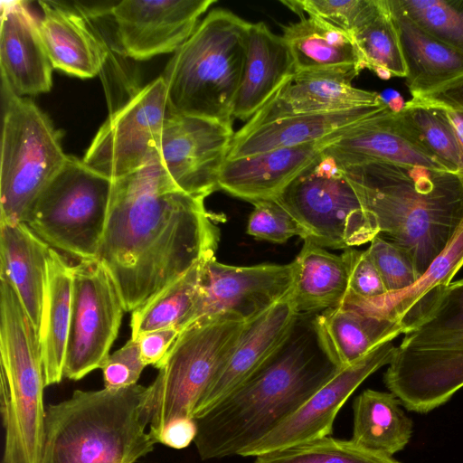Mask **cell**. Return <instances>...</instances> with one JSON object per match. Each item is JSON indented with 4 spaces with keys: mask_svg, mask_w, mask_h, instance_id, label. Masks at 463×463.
Instances as JSON below:
<instances>
[{
    "mask_svg": "<svg viewBox=\"0 0 463 463\" xmlns=\"http://www.w3.org/2000/svg\"><path fill=\"white\" fill-rule=\"evenodd\" d=\"M204 199L180 190L159 160L113 179L98 260L126 311L146 304L215 255L220 231Z\"/></svg>",
    "mask_w": 463,
    "mask_h": 463,
    "instance_id": "6da1fadb",
    "label": "cell"
},
{
    "mask_svg": "<svg viewBox=\"0 0 463 463\" xmlns=\"http://www.w3.org/2000/svg\"><path fill=\"white\" fill-rule=\"evenodd\" d=\"M340 167L374 218L379 235L402 249L421 276L463 221L458 175L383 162Z\"/></svg>",
    "mask_w": 463,
    "mask_h": 463,
    "instance_id": "7a4b0ae2",
    "label": "cell"
},
{
    "mask_svg": "<svg viewBox=\"0 0 463 463\" xmlns=\"http://www.w3.org/2000/svg\"><path fill=\"white\" fill-rule=\"evenodd\" d=\"M294 333L263 367L208 412L194 419L203 460L240 456L275 430L338 369L307 335Z\"/></svg>",
    "mask_w": 463,
    "mask_h": 463,
    "instance_id": "3957f363",
    "label": "cell"
},
{
    "mask_svg": "<svg viewBox=\"0 0 463 463\" xmlns=\"http://www.w3.org/2000/svg\"><path fill=\"white\" fill-rule=\"evenodd\" d=\"M146 387L76 390L46 409L41 463H136L156 441L146 431Z\"/></svg>",
    "mask_w": 463,
    "mask_h": 463,
    "instance_id": "277c9868",
    "label": "cell"
},
{
    "mask_svg": "<svg viewBox=\"0 0 463 463\" xmlns=\"http://www.w3.org/2000/svg\"><path fill=\"white\" fill-rule=\"evenodd\" d=\"M250 25L224 9L212 10L198 24L174 52L161 75L172 112L232 122Z\"/></svg>",
    "mask_w": 463,
    "mask_h": 463,
    "instance_id": "5b68a950",
    "label": "cell"
},
{
    "mask_svg": "<svg viewBox=\"0 0 463 463\" xmlns=\"http://www.w3.org/2000/svg\"><path fill=\"white\" fill-rule=\"evenodd\" d=\"M405 335L384 383L407 410L426 413L463 387V279L450 282Z\"/></svg>",
    "mask_w": 463,
    "mask_h": 463,
    "instance_id": "8992f818",
    "label": "cell"
},
{
    "mask_svg": "<svg viewBox=\"0 0 463 463\" xmlns=\"http://www.w3.org/2000/svg\"><path fill=\"white\" fill-rule=\"evenodd\" d=\"M0 402L3 458L41 463L46 410L40 336L16 291L0 279Z\"/></svg>",
    "mask_w": 463,
    "mask_h": 463,
    "instance_id": "52a82bcc",
    "label": "cell"
},
{
    "mask_svg": "<svg viewBox=\"0 0 463 463\" xmlns=\"http://www.w3.org/2000/svg\"><path fill=\"white\" fill-rule=\"evenodd\" d=\"M247 323L215 316L199 319L180 332L146 391L143 415L155 440L172 419L193 417L196 404L226 364Z\"/></svg>",
    "mask_w": 463,
    "mask_h": 463,
    "instance_id": "ba28073f",
    "label": "cell"
},
{
    "mask_svg": "<svg viewBox=\"0 0 463 463\" xmlns=\"http://www.w3.org/2000/svg\"><path fill=\"white\" fill-rule=\"evenodd\" d=\"M0 222L24 220L68 156L49 118L31 99L2 85Z\"/></svg>",
    "mask_w": 463,
    "mask_h": 463,
    "instance_id": "9c48e42d",
    "label": "cell"
},
{
    "mask_svg": "<svg viewBox=\"0 0 463 463\" xmlns=\"http://www.w3.org/2000/svg\"><path fill=\"white\" fill-rule=\"evenodd\" d=\"M113 179L68 156L24 222L50 247L80 260L98 259Z\"/></svg>",
    "mask_w": 463,
    "mask_h": 463,
    "instance_id": "30bf717a",
    "label": "cell"
},
{
    "mask_svg": "<svg viewBox=\"0 0 463 463\" xmlns=\"http://www.w3.org/2000/svg\"><path fill=\"white\" fill-rule=\"evenodd\" d=\"M274 199L304 229L305 240L321 247L346 250L379 234L342 168L324 153Z\"/></svg>",
    "mask_w": 463,
    "mask_h": 463,
    "instance_id": "8fae6325",
    "label": "cell"
},
{
    "mask_svg": "<svg viewBox=\"0 0 463 463\" xmlns=\"http://www.w3.org/2000/svg\"><path fill=\"white\" fill-rule=\"evenodd\" d=\"M126 311L110 274L98 259L72 265V292L63 376L80 380L110 354Z\"/></svg>",
    "mask_w": 463,
    "mask_h": 463,
    "instance_id": "7c38bea8",
    "label": "cell"
},
{
    "mask_svg": "<svg viewBox=\"0 0 463 463\" xmlns=\"http://www.w3.org/2000/svg\"><path fill=\"white\" fill-rule=\"evenodd\" d=\"M169 112L163 77L149 82L100 127L82 161L117 179L158 159V144Z\"/></svg>",
    "mask_w": 463,
    "mask_h": 463,
    "instance_id": "4fadbf2b",
    "label": "cell"
},
{
    "mask_svg": "<svg viewBox=\"0 0 463 463\" xmlns=\"http://www.w3.org/2000/svg\"><path fill=\"white\" fill-rule=\"evenodd\" d=\"M294 272L293 261L239 267L221 263L215 255L207 258L197 296L180 330L215 316L251 320L291 291Z\"/></svg>",
    "mask_w": 463,
    "mask_h": 463,
    "instance_id": "5bb4252c",
    "label": "cell"
},
{
    "mask_svg": "<svg viewBox=\"0 0 463 463\" xmlns=\"http://www.w3.org/2000/svg\"><path fill=\"white\" fill-rule=\"evenodd\" d=\"M232 123L169 112L158 160L184 193L205 199L219 190V177L234 137Z\"/></svg>",
    "mask_w": 463,
    "mask_h": 463,
    "instance_id": "9a60e30c",
    "label": "cell"
},
{
    "mask_svg": "<svg viewBox=\"0 0 463 463\" xmlns=\"http://www.w3.org/2000/svg\"><path fill=\"white\" fill-rule=\"evenodd\" d=\"M323 153L340 166L383 162L423 166L457 175L453 168L428 148L404 111L394 112L384 103L344 130Z\"/></svg>",
    "mask_w": 463,
    "mask_h": 463,
    "instance_id": "2e32d148",
    "label": "cell"
},
{
    "mask_svg": "<svg viewBox=\"0 0 463 463\" xmlns=\"http://www.w3.org/2000/svg\"><path fill=\"white\" fill-rule=\"evenodd\" d=\"M395 347L386 342L359 361L338 370L289 418L240 454L258 457L330 436L334 420L347 399L372 373L392 361Z\"/></svg>",
    "mask_w": 463,
    "mask_h": 463,
    "instance_id": "e0dca14e",
    "label": "cell"
},
{
    "mask_svg": "<svg viewBox=\"0 0 463 463\" xmlns=\"http://www.w3.org/2000/svg\"><path fill=\"white\" fill-rule=\"evenodd\" d=\"M214 0H124L109 8L118 50L144 61L175 52L194 33Z\"/></svg>",
    "mask_w": 463,
    "mask_h": 463,
    "instance_id": "ac0fdd59",
    "label": "cell"
},
{
    "mask_svg": "<svg viewBox=\"0 0 463 463\" xmlns=\"http://www.w3.org/2000/svg\"><path fill=\"white\" fill-rule=\"evenodd\" d=\"M298 315L290 291L248 321L226 364L196 404L194 419L208 412L274 357L293 335Z\"/></svg>",
    "mask_w": 463,
    "mask_h": 463,
    "instance_id": "d6986e66",
    "label": "cell"
},
{
    "mask_svg": "<svg viewBox=\"0 0 463 463\" xmlns=\"http://www.w3.org/2000/svg\"><path fill=\"white\" fill-rule=\"evenodd\" d=\"M0 70L2 85L18 96L52 89L53 67L25 1L1 2Z\"/></svg>",
    "mask_w": 463,
    "mask_h": 463,
    "instance_id": "ffe728a7",
    "label": "cell"
},
{
    "mask_svg": "<svg viewBox=\"0 0 463 463\" xmlns=\"http://www.w3.org/2000/svg\"><path fill=\"white\" fill-rule=\"evenodd\" d=\"M356 76L354 72L338 71L294 74L237 133H246L260 125L294 115L382 105L379 93L352 85Z\"/></svg>",
    "mask_w": 463,
    "mask_h": 463,
    "instance_id": "44dd1931",
    "label": "cell"
},
{
    "mask_svg": "<svg viewBox=\"0 0 463 463\" xmlns=\"http://www.w3.org/2000/svg\"><path fill=\"white\" fill-rule=\"evenodd\" d=\"M343 131L318 142L227 159L220 174L219 189L250 203L274 199Z\"/></svg>",
    "mask_w": 463,
    "mask_h": 463,
    "instance_id": "7402d4cb",
    "label": "cell"
},
{
    "mask_svg": "<svg viewBox=\"0 0 463 463\" xmlns=\"http://www.w3.org/2000/svg\"><path fill=\"white\" fill-rule=\"evenodd\" d=\"M41 36L53 69L87 79L103 68L109 49L87 15L62 3L40 1Z\"/></svg>",
    "mask_w": 463,
    "mask_h": 463,
    "instance_id": "603a6c76",
    "label": "cell"
},
{
    "mask_svg": "<svg viewBox=\"0 0 463 463\" xmlns=\"http://www.w3.org/2000/svg\"><path fill=\"white\" fill-rule=\"evenodd\" d=\"M313 330L319 347L338 370L403 334L394 318L344 303L317 316Z\"/></svg>",
    "mask_w": 463,
    "mask_h": 463,
    "instance_id": "cb8c5ba5",
    "label": "cell"
},
{
    "mask_svg": "<svg viewBox=\"0 0 463 463\" xmlns=\"http://www.w3.org/2000/svg\"><path fill=\"white\" fill-rule=\"evenodd\" d=\"M294 74L293 58L282 35L272 33L264 23L250 24L245 67L232 118L249 120Z\"/></svg>",
    "mask_w": 463,
    "mask_h": 463,
    "instance_id": "d4e9b609",
    "label": "cell"
},
{
    "mask_svg": "<svg viewBox=\"0 0 463 463\" xmlns=\"http://www.w3.org/2000/svg\"><path fill=\"white\" fill-rule=\"evenodd\" d=\"M395 21L412 98L442 91L463 80V54L416 24L397 0H387Z\"/></svg>",
    "mask_w": 463,
    "mask_h": 463,
    "instance_id": "484cf974",
    "label": "cell"
},
{
    "mask_svg": "<svg viewBox=\"0 0 463 463\" xmlns=\"http://www.w3.org/2000/svg\"><path fill=\"white\" fill-rule=\"evenodd\" d=\"M50 248L24 222H0V279L12 284L39 336Z\"/></svg>",
    "mask_w": 463,
    "mask_h": 463,
    "instance_id": "4316f807",
    "label": "cell"
},
{
    "mask_svg": "<svg viewBox=\"0 0 463 463\" xmlns=\"http://www.w3.org/2000/svg\"><path fill=\"white\" fill-rule=\"evenodd\" d=\"M380 106L294 115L246 133L236 132L227 159L324 140L368 117Z\"/></svg>",
    "mask_w": 463,
    "mask_h": 463,
    "instance_id": "83f0119b",
    "label": "cell"
},
{
    "mask_svg": "<svg viewBox=\"0 0 463 463\" xmlns=\"http://www.w3.org/2000/svg\"><path fill=\"white\" fill-rule=\"evenodd\" d=\"M295 74L364 70L354 38L315 17H305L283 27Z\"/></svg>",
    "mask_w": 463,
    "mask_h": 463,
    "instance_id": "f1b7e54d",
    "label": "cell"
},
{
    "mask_svg": "<svg viewBox=\"0 0 463 463\" xmlns=\"http://www.w3.org/2000/svg\"><path fill=\"white\" fill-rule=\"evenodd\" d=\"M462 266L463 221L443 251L412 286L371 300L397 320L403 334H408L427 315Z\"/></svg>",
    "mask_w": 463,
    "mask_h": 463,
    "instance_id": "f546056e",
    "label": "cell"
},
{
    "mask_svg": "<svg viewBox=\"0 0 463 463\" xmlns=\"http://www.w3.org/2000/svg\"><path fill=\"white\" fill-rule=\"evenodd\" d=\"M72 265L50 248L40 344L45 386L61 383L69 335Z\"/></svg>",
    "mask_w": 463,
    "mask_h": 463,
    "instance_id": "4dcf8cb0",
    "label": "cell"
},
{
    "mask_svg": "<svg viewBox=\"0 0 463 463\" xmlns=\"http://www.w3.org/2000/svg\"><path fill=\"white\" fill-rule=\"evenodd\" d=\"M293 263L291 298L298 314L326 310L341 303L348 285L347 271L341 256L304 240Z\"/></svg>",
    "mask_w": 463,
    "mask_h": 463,
    "instance_id": "1f68e13d",
    "label": "cell"
},
{
    "mask_svg": "<svg viewBox=\"0 0 463 463\" xmlns=\"http://www.w3.org/2000/svg\"><path fill=\"white\" fill-rule=\"evenodd\" d=\"M392 392L367 389L354 401L351 440L371 451L392 457L409 442L412 421Z\"/></svg>",
    "mask_w": 463,
    "mask_h": 463,
    "instance_id": "d6a6232c",
    "label": "cell"
},
{
    "mask_svg": "<svg viewBox=\"0 0 463 463\" xmlns=\"http://www.w3.org/2000/svg\"><path fill=\"white\" fill-rule=\"evenodd\" d=\"M353 38L364 69L373 71L383 80L406 78L399 32L387 0H378L377 8Z\"/></svg>",
    "mask_w": 463,
    "mask_h": 463,
    "instance_id": "836d02e7",
    "label": "cell"
},
{
    "mask_svg": "<svg viewBox=\"0 0 463 463\" xmlns=\"http://www.w3.org/2000/svg\"><path fill=\"white\" fill-rule=\"evenodd\" d=\"M206 259L194 265L146 304L132 311L130 338L162 328L176 327L180 330L197 296Z\"/></svg>",
    "mask_w": 463,
    "mask_h": 463,
    "instance_id": "e575fe53",
    "label": "cell"
},
{
    "mask_svg": "<svg viewBox=\"0 0 463 463\" xmlns=\"http://www.w3.org/2000/svg\"><path fill=\"white\" fill-rule=\"evenodd\" d=\"M254 463H401L351 439L326 436L256 457Z\"/></svg>",
    "mask_w": 463,
    "mask_h": 463,
    "instance_id": "d590c367",
    "label": "cell"
},
{
    "mask_svg": "<svg viewBox=\"0 0 463 463\" xmlns=\"http://www.w3.org/2000/svg\"><path fill=\"white\" fill-rule=\"evenodd\" d=\"M402 110L428 148L456 171L463 185V145L444 113L414 98L405 102Z\"/></svg>",
    "mask_w": 463,
    "mask_h": 463,
    "instance_id": "8d00e7d4",
    "label": "cell"
},
{
    "mask_svg": "<svg viewBox=\"0 0 463 463\" xmlns=\"http://www.w3.org/2000/svg\"><path fill=\"white\" fill-rule=\"evenodd\" d=\"M421 29L463 54V0H397Z\"/></svg>",
    "mask_w": 463,
    "mask_h": 463,
    "instance_id": "74e56055",
    "label": "cell"
},
{
    "mask_svg": "<svg viewBox=\"0 0 463 463\" xmlns=\"http://www.w3.org/2000/svg\"><path fill=\"white\" fill-rule=\"evenodd\" d=\"M281 3L301 17L307 13L352 37L378 5V0H287Z\"/></svg>",
    "mask_w": 463,
    "mask_h": 463,
    "instance_id": "f35d334b",
    "label": "cell"
},
{
    "mask_svg": "<svg viewBox=\"0 0 463 463\" xmlns=\"http://www.w3.org/2000/svg\"><path fill=\"white\" fill-rule=\"evenodd\" d=\"M366 250L381 275L387 293L407 289L420 279L410 256L379 234L370 241Z\"/></svg>",
    "mask_w": 463,
    "mask_h": 463,
    "instance_id": "ab89813d",
    "label": "cell"
},
{
    "mask_svg": "<svg viewBox=\"0 0 463 463\" xmlns=\"http://www.w3.org/2000/svg\"><path fill=\"white\" fill-rule=\"evenodd\" d=\"M247 233L250 236L275 243L286 242L294 236L307 238L304 229L297 220L275 199H264L252 203Z\"/></svg>",
    "mask_w": 463,
    "mask_h": 463,
    "instance_id": "60d3db41",
    "label": "cell"
},
{
    "mask_svg": "<svg viewBox=\"0 0 463 463\" xmlns=\"http://www.w3.org/2000/svg\"><path fill=\"white\" fill-rule=\"evenodd\" d=\"M341 257L347 271L346 293L362 298H375L387 294L381 275L366 250L349 248Z\"/></svg>",
    "mask_w": 463,
    "mask_h": 463,
    "instance_id": "b9f144b4",
    "label": "cell"
},
{
    "mask_svg": "<svg viewBox=\"0 0 463 463\" xmlns=\"http://www.w3.org/2000/svg\"><path fill=\"white\" fill-rule=\"evenodd\" d=\"M146 366L137 341L130 338L102 364L104 388L117 390L137 384Z\"/></svg>",
    "mask_w": 463,
    "mask_h": 463,
    "instance_id": "7bdbcfd3",
    "label": "cell"
},
{
    "mask_svg": "<svg viewBox=\"0 0 463 463\" xmlns=\"http://www.w3.org/2000/svg\"><path fill=\"white\" fill-rule=\"evenodd\" d=\"M414 99L441 110L463 145V80L442 91Z\"/></svg>",
    "mask_w": 463,
    "mask_h": 463,
    "instance_id": "ee69618b",
    "label": "cell"
},
{
    "mask_svg": "<svg viewBox=\"0 0 463 463\" xmlns=\"http://www.w3.org/2000/svg\"><path fill=\"white\" fill-rule=\"evenodd\" d=\"M180 332L176 327H168L149 331L135 338L145 364L158 369Z\"/></svg>",
    "mask_w": 463,
    "mask_h": 463,
    "instance_id": "f6af8a7d",
    "label": "cell"
},
{
    "mask_svg": "<svg viewBox=\"0 0 463 463\" xmlns=\"http://www.w3.org/2000/svg\"><path fill=\"white\" fill-rule=\"evenodd\" d=\"M197 430L196 420L193 417H177L164 426L156 440L169 448L182 449L194 441Z\"/></svg>",
    "mask_w": 463,
    "mask_h": 463,
    "instance_id": "bcb514c9",
    "label": "cell"
},
{
    "mask_svg": "<svg viewBox=\"0 0 463 463\" xmlns=\"http://www.w3.org/2000/svg\"><path fill=\"white\" fill-rule=\"evenodd\" d=\"M382 101L392 111L400 112L403 109L405 102L401 95L394 90H388L380 94Z\"/></svg>",
    "mask_w": 463,
    "mask_h": 463,
    "instance_id": "7dc6e473",
    "label": "cell"
},
{
    "mask_svg": "<svg viewBox=\"0 0 463 463\" xmlns=\"http://www.w3.org/2000/svg\"><path fill=\"white\" fill-rule=\"evenodd\" d=\"M2 463H9L6 459L3 458Z\"/></svg>",
    "mask_w": 463,
    "mask_h": 463,
    "instance_id": "c3c4849f",
    "label": "cell"
}]
</instances>
